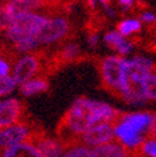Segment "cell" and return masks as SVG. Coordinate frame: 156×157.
Listing matches in <instances>:
<instances>
[{
  "label": "cell",
  "mask_w": 156,
  "mask_h": 157,
  "mask_svg": "<svg viewBox=\"0 0 156 157\" xmlns=\"http://www.w3.org/2000/svg\"><path fill=\"white\" fill-rule=\"evenodd\" d=\"M114 140H115L114 124L101 122V124H97V125L90 127L88 131H85L79 137L77 141L92 150V148H96L99 146L106 145Z\"/></svg>",
  "instance_id": "52a82bcc"
},
{
  "label": "cell",
  "mask_w": 156,
  "mask_h": 157,
  "mask_svg": "<svg viewBox=\"0 0 156 157\" xmlns=\"http://www.w3.org/2000/svg\"><path fill=\"white\" fill-rule=\"evenodd\" d=\"M48 90H49V81L44 76H36L19 86V91L24 97H33Z\"/></svg>",
  "instance_id": "4fadbf2b"
},
{
  "label": "cell",
  "mask_w": 156,
  "mask_h": 157,
  "mask_svg": "<svg viewBox=\"0 0 156 157\" xmlns=\"http://www.w3.org/2000/svg\"><path fill=\"white\" fill-rule=\"evenodd\" d=\"M71 33L70 20L63 14H49L45 24L39 31L36 41L39 48L64 44Z\"/></svg>",
  "instance_id": "277c9868"
},
{
  "label": "cell",
  "mask_w": 156,
  "mask_h": 157,
  "mask_svg": "<svg viewBox=\"0 0 156 157\" xmlns=\"http://www.w3.org/2000/svg\"><path fill=\"white\" fill-rule=\"evenodd\" d=\"M23 115L24 105L21 100L14 96L0 99V128H5L23 121Z\"/></svg>",
  "instance_id": "ba28073f"
},
{
  "label": "cell",
  "mask_w": 156,
  "mask_h": 157,
  "mask_svg": "<svg viewBox=\"0 0 156 157\" xmlns=\"http://www.w3.org/2000/svg\"><path fill=\"white\" fill-rule=\"evenodd\" d=\"M126 60L127 57L109 55L99 63V74L103 86L116 96H120L126 86Z\"/></svg>",
  "instance_id": "3957f363"
},
{
  "label": "cell",
  "mask_w": 156,
  "mask_h": 157,
  "mask_svg": "<svg viewBox=\"0 0 156 157\" xmlns=\"http://www.w3.org/2000/svg\"><path fill=\"white\" fill-rule=\"evenodd\" d=\"M48 16L49 14L45 11H26L19 14L3 33V39L16 55L36 52L40 49L36 36Z\"/></svg>",
  "instance_id": "7a4b0ae2"
},
{
  "label": "cell",
  "mask_w": 156,
  "mask_h": 157,
  "mask_svg": "<svg viewBox=\"0 0 156 157\" xmlns=\"http://www.w3.org/2000/svg\"><path fill=\"white\" fill-rule=\"evenodd\" d=\"M18 89H19V85L15 82L11 75L5 76V77H0V99L10 97Z\"/></svg>",
  "instance_id": "ac0fdd59"
},
{
  "label": "cell",
  "mask_w": 156,
  "mask_h": 157,
  "mask_svg": "<svg viewBox=\"0 0 156 157\" xmlns=\"http://www.w3.org/2000/svg\"><path fill=\"white\" fill-rule=\"evenodd\" d=\"M41 157H64L68 144L60 137H50L46 135H39L33 139Z\"/></svg>",
  "instance_id": "9c48e42d"
},
{
  "label": "cell",
  "mask_w": 156,
  "mask_h": 157,
  "mask_svg": "<svg viewBox=\"0 0 156 157\" xmlns=\"http://www.w3.org/2000/svg\"><path fill=\"white\" fill-rule=\"evenodd\" d=\"M141 29H142V24L138 17H125L116 25V31L120 33L126 39L140 33Z\"/></svg>",
  "instance_id": "5bb4252c"
},
{
  "label": "cell",
  "mask_w": 156,
  "mask_h": 157,
  "mask_svg": "<svg viewBox=\"0 0 156 157\" xmlns=\"http://www.w3.org/2000/svg\"><path fill=\"white\" fill-rule=\"evenodd\" d=\"M3 40H4V39H3V34H2V33H0V45H2Z\"/></svg>",
  "instance_id": "83f0119b"
},
{
  "label": "cell",
  "mask_w": 156,
  "mask_h": 157,
  "mask_svg": "<svg viewBox=\"0 0 156 157\" xmlns=\"http://www.w3.org/2000/svg\"><path fill=\"white\" fill-rule=\"evenodd\" d=\"M80 55H81V46L79 43L74 40L65 41L59 49V59L64 63L74 61L76 59H79Z\"/></svg>",
  "instance_id": "9a60e30c"
},
{
  "label": "cell",
  "mask_w": 156,
  "mask_h": 157,
  "mask_svg": "<svg viewBox=\"0 0 156 157\" xmlns=\"http://www.w3.org/2000/svg\"><path fill=\"white\" fill-rule=\"evenodd\" d=\"M116 5H118L119 11L130 13L136 8V5H140V3L134 2V0H120V2H116Z\"/></svg>",
  "instance_id": "603a6c76"
},
{
  "label": "cell",
  "mask_w": 156,
  "mask_h": 157,
  "mask_svg": "<svg viewBox=\"0 0 156 157\" xmlns=\"http://www.w3.org/2000/svg\"><path fill=\"white\" fill-rule=\"evenodd\" d=\"M0 157H41L35 142L28 141L11 148L0 151Z\"/></svg>",
  "instance_id": "7c38bea8"
},
{
  "label": "cell",
  "mask_w": 156,
  "mask_h": 157,
  "mask_svg": "<svg viewBox=\"0 0 156 157\" xmlns=\"http://www.w3.org/2000/svg\"><path fill=\"white\" fill-rule=\"evenodd\" d=\"M99 6L107 17L114 19V17L118 16V8L112 6V3H110V2H99Z\"/></svg>",
  "instance_id": "7402d4cb"
},
{
  "label": "cell",
  "mask_w": 156,
  "mask_h": 157,
  "mask_svg": "<svg viewBox=\"0 0 156 157\" xmlns=\"http://www.w3.org/2000/svg\"><path fill=\"white\" fill-rule=\"evenodd\" d=\"M121 112L112 105L89 97L75 99L60 124V139L68 145L79 140V137L90 127L101 124H115Z\"/></svg>",
  "instance_id": "6da1fadb"
},
{
  "label": "cell",
  "mask_w": 156,
  "mask_h": 157,
  "mask_svg": "<svg viewBox=\"0 0 156 157\" xmlns=\"http://www.w3.org/2000/svg\"><path fill=\"white\" fill-rule=\"evenodd\" d=\"M43 69L41 57L37 52L18 55L13 61L11 66V77L15 82L20 86L21 84L31 80V78L40 76V71Z\"/></svg>",
  "instance_id": "5b68a950"
},
{
  "label": "cell",
  "mask_w": 156,
  "mask_h": 157,
  "mask_svg": "<svg viewBox=\"0 0 156 157\" xmlns=\"http://www.w3.org/2000/svg\"><path fill=\"white\" fill-rule=\"evenodd\" d=\"M34 137L35 133L33 127L25 121H20L5 128H0V151L31 141Z\"/></svg>",
  "instance_id": "8992f818"
},
{
  "label": "cell",
  "mask_w": 156,
  "mask_h": 157,
  "mask_svg": "<svg viewBox=\"0 0 156 157\" xmlns=\"http://www.w3.org/2000/svg\"><path fill=\"white\" fill-rule=\"evenodd\" d=\"M92 157H139V156L134 152H130L123 145L114 140L106 145L92 148Z\"/></svg>",
  "instance_id": "8fae6325"
},
{
  "label": "cell",
  "mask_w": 156,
  "mask_h": 157,
  "mask_svg": "<svg viewBox=\"0 0 156 157\" xmlns=\"http://www.w3.org/2000/svg\"><path fill=\"white\" fill-rule=\"evenodd\" d=\"M103 40L111 50L116 52V55H119L121 57H126L127 55H130L135 46L132 40H129V39L124 37L116 30L106 31L103 36Z\"/></svg>",
  "instance_id": "30bf717a"
},
{
  "label": "cell",
  "mask_w": 156,
  "mask_h": 157,
  "mask_svg": "<svg viewBox=\"0 0 156 157\" xmlns=\"http://www.w3.org/2000/svg\"><path fill=\"white\" fill-rule=\"evenodd\" d=\"M147 137H152V139H156V112L152 113L151 125H150V130H149V136H147Z\"/></svg>",
  "instance_id": "484cf974"
},
{
  "label": "cell",
  "mask_w": 156,
  "mask_h": 157,
  "mask_svg": "<svg viewBox=\"0 0 156 157\" xmlns=\"http://www.w3.org/2000/svg\"><path fill=\"white\" fill-rule=\"evenodd\" d=\"M64 157H92V150L79 141H75L68 145Z\"/></svg>",
  "instance_id": "e0dca14e"
},
{
  "label": "cell",
  "mask_w": 156,
  "mask_h": 157,
  "mask_svg": "<svg viewBox=\"0 0 156 157\" xmlns=\"http://www.w3.org/2000/svg\"><path fill=\"white\" fill-rule=\"evenodd\" d=\"M139 20L141 21V24H146L149 26L156 25V14L150 10H142L139 16Z\"/></svg>",
  "instance_id": "cb8c5ba5"
},
{
  "label": "cell",
  "mask_w": 156,
  "mask_h": 157,
  "mask_svg": "<svg viewBox=\"0 0 156 157\" xmlns=\"http://www.w3.org/2000/svg\"><path fill=\"white\" fill-rule=\"evenodd\" d=\"M86 44L91 50L97 49L100 44V34L97 31H90L86 36Z\"/></svg>",
  "instance_id": "d4e9b609"
},
{
  "label": "cell",
  "mask_w": 156,
  "mask_h": 157,
  "mask_svg": "<svg viewBox=\"0 0 156 157\" xmlns=\"http://www.w3.org/2000/svg\"><path fill=\"white\" fill-rule=\"evenodd\" d=\"M139 157L145 156V157H156V139L152 137H146V140L142 142L138 151Z\"/></svg>",
  "instance_id": "d6986e66"
},
{
  "label": "cell",
  "mask_w": 156,
  "mask_h": 157,
  "mask_svg": "<svg viewBox=\"0 0 156 157\" xmlns=\"http://www.w3.org/2000/svg\"><path fill=\"white\" fill-rule=\"evenodd\" d=\"M11 21H13V17L8 11L5 3H0V33L3 34L9 28Z\"/></svg>",
  "instance_id": "ffe728a7"
},
{
  "label": "cell",
  "mask_w": 156,
  "mask_h": 157,
  "mask_svg": "<svg viewBox=\"0 0 156 157\" xmlns=\"http://www.w3.org/2000/svg\"><path fill=\"white\" fill-rule=\"evenodd\" d=\"M141 91L146 101H156V65L154 71L146 75L142 80Z\"/></svg>",
  "instance_id": "2e32d148"
},
{
  "label": "cell",
  "mask_w": 156,
  "mask_h": 157,
  "mask_svg": "<svg viewBox=\"0 0 156 157\" xmlns=\"http://www.w3.org/2000/svg\"><path fill=\"white\" fill-rule=\"evenodd\" d=\"M152 48L156 50V33H155V36H154V40H152Z\"/></svg>",
  "instance_id": "4316f807"
},
{
  "label": "cell",
  "mask_w": 156,
  "mask_h": 157,
  "mask_svg": "<svg viewBox=\"0 0 156 157\" xmlns=\"http://www.w3.org/2000/svg\"><path fill=\"white\" fill-rule=\"evenodd\" d=\"M11 66H13V61L9 59V56L0 52V77L11 75Z\"/></svg>",
  "instance_id": "44dd1931"
}]
</instances>
